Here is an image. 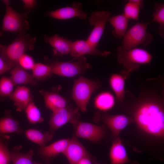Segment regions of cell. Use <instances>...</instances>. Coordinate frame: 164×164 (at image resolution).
Masks as SVG:
<instances>
[{
    "label": "cell",
    "instance_id": "1",
    "mask_svg": "<svg viewBox=\"0 0 164 164\" xmlns=\"http://www.w3.org/2000/svg\"><path fill=\"white\" fill-rule=\"evenodd\" d=\"M139 99L133 113L137 125L149 135L162 138L164 135V112L162 100L150 95Z\"/></svg>",
    "mask_w": 164,
    "mask_h": 164
},
{
    "label": "cell",
    "instance_id": "2",
    "mask_svg": "<svg viewBox=\"0 0 164 164\" xmlns=\"http://www.w3.org/2000/svg\"><path fill=\"white\" fill-rule=\"evenodd\" d=\"M36 42V38L29 34L19 36L11 43L4 46L0 51V56L11 69L18 65L19 59L27 50H33Z\"/></svg>",
    "mask_w": 164,
    "mask_h": 164
},
{
    "label": "cell",
    "instance_id": "3",
    "mask_svg": "<svg viewBox=\"0 0 164 164\" xmlns=\"http://www.w3.org/2000/svg\"><path fill=\"white\" fill-rule=\"evenodd\" d=\"M116 56L118 63L129 73L138 69L141 65L149 63L152 58L144 49L136 47L125 50L121 46L117 49Z\"/></svg>",
    "mask_w": 164,
    "mask_h": 164
},
{
    "label": "cell",
    "instance_id": "4",
    "mask_svg": "<svg viewBox=\"0 0 164 164\" xmlns=\"http://www.w3.org/2000/svg\"><path fill=\"white\" fill-rule=\"evenodd\" d=\"M2 1L5 7V13L2 24V31L15 33L19 36L26 34L29 28V23L27 19L28 14L15 11L10 6L9 0Z\"/></svg>",
    "mask_w": 164,
    "mask_h": 164
},
{
    "label": "cell",
    "instance_id": "5",
    "mask_svg": "<svg viewBox=\"0 0 164 164\" xmlns=\"http://www.w3.org/2000/svg\"><path fill=\"white\" fill-rule=\"evenodd\" d=\"M98 82L80 76L74 81L72 97L78 108L82 112L86 111L92 94L100 87Z\"/></svg>",
    "mask_w": 164,
    "mask_h": 164
},
{
    "label": "cell",
    "instance_id": "6",
    "mask_svg": "<svg viewBox=\"0 0 164 164\" xmlns=\"http://www.w3.org/2000/svg\"><path fill=\"white\" fill-rule=\"evenodd\" d=\"M149 23L138 22L127 30L123 37L121 48L127 50L140 44L149 45L153 40L152 36L147 30Z\"/></svg>",
    "mask_w": 164,
    "mask_h": 164
},
{
    "label": "cell",
    "instance_id": "7",
    "mask_svg": "<svg viewBox=\"0 0 164 164\" xmlns=\"http://www.w3.org/2000/svg\"><path fill=\"white\" fill-rule=\"evenodd\" d=\"M77 59L74 62H54L49 65L52 73L67 77H73L83 74L87 69L92 68L84 56Z\"/></svg>",
    "mask_w": 164,
    "mask_h": 164
},
{
    "label": "cell",
    "instance_id": "8",
    "mask_svg": "<svg viewBox=\"0 0 164 164\" xmlns=\"http://www.w3.org/2000/svg\"><path fill=\"white\" fill-rule=\"evenodd\" d=\"M78 108L66 106L53 112L49 121V131L53 134L58 129L70 122L74 124L79 118Z\"/></svg>",
    "mask_w": 164,
    "mask_h": 164
},
{
    "label": "cell",
    "instance_id": "9",
    "mask_svg": "<svg viewBox=\"0 0 164 164\" xmlns=\"http://www.w3.org/2000/svg\"><path fill=\"white\" fill-rule=\"evenodd\" d=\"M110 15L111 13L108 11H96L92 12L89 17V24L94 26V28L87 41L96 48L98 45Z\"/></svg>",
    "mask_w": 164,
    "mask_h": 164
},
{
    "label": "cell",
    "instance_id": "10",
    "mask_svg": "<svg viewBox=\"0 0 164 164\" xmlns=\"http://www.w3.org/2000/svg\"><path fill=\"white\" fill-rule=\"evenodd\" d=\"M76 136L93 142L100 140L104 137V131L101 126L92 123L79 122L77 125Z\"/></svg>",
    "mask_w": 164,
    "mask_h": 164
},
{
    "label": "cell",
    "instance_id": "11",
    "mask_svg": "<svg viewBox=\"0 0 164 164\" xmlns=\"http://www.w3.org/2000/svg\"><path fill=\"white\" fill-rule=\"evenodd\" d=\"M108 51H101L97 49L87 40H77L72 42L70 54L73 57V60L85 54L97 55L103 57H106L109 55Z\"/></svg>",
    "mask_w": 164,
    "mask_h": 164
},
{
    "label": "cell",
    "instance_id": "12",
    "mask_svg": "<svg viewBox=\"0 0 164 164\" xmlns=\"http://www.w3.org/2000/svg\"><path fill=\"white\" fill-rule=\"evenodd\" d=\"M82 4L74 2L71 7L67 6L50 11L47 15L52 18L59 19H66L75 17L84 19L87 16V13L81 9Z\"/></svg>",
    "mask_w": 164,
    "mask_h": 164
},
{
    "label": "cell",
    "instance_id": "13",
    "mask_svg": "<svg viewBox=\"0 0 164 164\" xmlns=\"http://www.w3.org/2000/svg\"><path fill=\"white\" fill-rule=\"evenodd\" d=\"M69 141L68 139L57 140L48 145L39 147L37 149L36 152L41 158L48 163L59 154L64 153Z\"/></svg>",
    "mask_w": 164,
    "mask_h": 164
},
{
    "label": "cell",
    "instance_id": "14",
    "mask_svg": "<svg viewBox=\"0 0 164 164\" xmlns=\"http://www.w3.org/2000/svg\"><path fill=\"white\" fill-rule=\"evenodd\" d=\"M63 154L67 158L69 164H77L83 158L89 156L85 148L75 137L70 139L68 146Z\"/></svg>",
    "mask_w": 164,
    "mask_h": 164
},
{
    "label": "cell",
    "instance_id": "15",
    "mask_svg": "<svg viewBox=\"0 0 164 164\" xmlns=\"http://www.w3.org/2000/svg\"><path fill=\"white\" fill-rule=\"evenodd\" d=\"M34 96L30 89L24 86H19L9 97V99L14 102L16 111H24L28 105L33 101Z\"/></svg>",
    "mask_w": 164,
    "mask_h": 164
},
{
    "label": "cell",
    "instance_id": "16",
    "mask_svg": "<svg viewBox=\"0 0 164 164\" xmlns=\"http://www.w3.org/2000/svg\"><path fill=\"white\" fill-rule=\"evenodd\" d=\"M101 118L110 129L113 135L116 137L119 135L121 132L131 121L129 117L122 114H103L101 115Z\"/></svg>",
    "mask_w": 164,
    "mask_h": 164
},
{
    "label": "cell",
    "instance_id": "17",
    "mask_svg": "<svg viewBox=\"0 0 164 164\" xmlns=\"http://www.w3.org/2000/svg\"><path fill=\"white\" fill-rule=\"evenodd\" d=\"M43 39L53 48L54 55L62 56L70 53L72 43L71 40L56 34L50 37L45 35Z\"/></svg>",
    "mask_w": 164,
    "mask_h": 164
},
{
    "label": "cell",
    "instance_id": "18",
    "mask_svg": "<svg viewBox=\"0 0 164 164\" xmlns=\"http://www.w3.org/2000/svg\"><path fill=\"white\" fill-rule=\"evenodd\" d=\"M11 113V110H6L4 115L0 118V135L12 133L22 134L24 132L19 122L13 118Z\"/></svg>",
    "mask_w": 164,
    "mask_h": 164
},
{
    "label": "cell",
    "instance_id": "19",
    "mask_svg": "<svg viewBox=\"0 0 164 164\" xmlns=\"http://www.w3.org/2000/svg\"><path fill=\"white\" fill-rule=\"evenodd\" d=\"M109 156L111 164H125L128 162L126 149L119 138H117L112 144Z\"/></svg>",
    "mask_w": 164,
    "mask_h": 164
},
{
    "label": "cell",
    "instance_id": "20",
    "mask_svg": "<svg viewBox=\"0 0 164 164\" xmlns=\"http://www.w3.org/2000/svg\"><path fill=\"white\" fill-rule=\"evenodd\" d=\"M39 92L43 96L45 106L52 112L67 106L66 100L57 92L41 90Z\"/></svg>",
    "mask_w": 164,
    "mask_h": 164
},
{
    "label": "cell",
    "instance_id": "21",
    "mask_svg": "<svg viewBox=\"0 0 164 164\" xmlns=\"http://www.w3.org/2000/svg\"><path fill=\"white\" fill-rule=\"evenodd\" d=\"M11 80L14 86L29 84L33 86L37 84L32 74L28 73L19 65L13 67L11 71Z\"/></svg>",
    "mask_w": 164,
    "mask_h": 164
},
{
    "label": "cell",
    "instance_id": "22",
    "mask_svg": "<svg viewBox=\"0 0 164 164\" xmlns=\"http://www.w3.org/2000/svg\"><path fill=\"white\" fill-rule=\"evenodd\" d=\"M128 20L123 14L109 18L108 21L113 28L112 33L115 38L121 39L123 37L127 31Z\"/></svg>",
    "mask_w": 164,
    "mask_h": 164
},
{
    "label": "cell",
    "instance_id": "23",
    "mask_svg": "<svg viewBox=\"0 0 164 164\" xmlns=\"http://www.w3.org/2000/svg\"><path fill=\"white\" fill-rule=\"evenodd\" d=\"M26 138L30 141L43 147L53 138V134L49 132L42 131L35 128H31L24 132Z\"/></svg>",
    "mask_w": 164,
    "mask_h": 164
},
{
    "label": "cell",
    "instance_id": "24",
    "mask_svg": "<svg viewBox=\"0 0 164 164\" xmlns=\"http://www.w3.org/2000/svg\"><path fill=\"white\" fill-rule=\"evenodd\" d=\"M22 148L21 145H17L10 151V161L12 164H39L33 162L34 152L32 150L30 149L27 153H22L20 152Z\"/></svg>",
    "mask_w": 164,
    "mask_h": 164
},
{
    "label": "cell",
    "instance_id": "25",
    "mask_svg": "<svg viewBox=\"0 0 164 164\" xmlns=\"http://www.w3.org/2000/svg\"><path fill=\"white\" fill-rule=\"evenodd\" d=\"M125 77L121 74L116 73L112 74L109 79L110 86L119 102H122L124 98Z\"/></svg>",
    "mask_w": 164,
    "mask_h": 164
},
{
    "label": "cell",
    "instance_id": "26",
    "mask_svg": "<svg viewBox=\"0 0 164 164\" xmlns=\"http://www.w3.org/2000/svg\"><path fill=\"white\" fill-rule=\"evenodd\" d=\"M114 96L108 91L100 93L94 99L95 107L97 109L102 111H106L111 109L114 106Z\"/></svg>",
    "mask_w": 164,
    "mask_h": 164
},
{
    "label": "cell",
    "instance_id": "27",
    "mask_svg": "<svg viewBox=\"0 0 164 164\" xmlns=\"http://www.w3.org/2000/svg\"><path fill=\"white\" fill-rule=\"evenodd\" d=\"M143 1L129 0L124 5V15L128 19L138 20L140 9L143 7Z\"/></svg>",
    "mask_w": 164,
    "mask_h": 164
},
{
    "label": "cell",
    "instance_id": "28",
    "mask_svg": "<svg viewBox=\"0 0 164 164\" xmlns=\"http://www.w3.org/2000/svg\"><path fill=\"white\" fill-rule=\"evenodd\" d=\"M32 70L34 79L38 81H42L47 79L52 73L49 65L40 63H35Z\"/></svg>",
    "mask_w": 164,
    "mask_h": 164
},
{
    "label": "cell",
    "instance_id": "29",
    "mask_svg": "<svg viewBox=\"0 0 164 164\" xmlns=\"http://www.w3.org/2000/svg\"><path fill=\"white\" fill-rule=\"evenodd\" d=\"M155 10L153 13L152 22H156L159 24V34L162 38L164 36V4L156 3L154 5Z\"/></svg>",
    "mask_w": 164,
    "mask_h": 164
},
{
    "label": "cell",
    "instance_id": "30",
    "mask_svg": "<svg viewBox=\"0 0 164 164\" xmlns=\"http://www.w3.org/2000/svg\"><path fill=\"white\" fill-rule=\"evenodd\" d=\"M29 122L35 124L42 122L44 119L40 112L33 101L29 103L24 110Z\"/></svg>",
    "mask_w": 164,
    "mask_h": 164
},
{
    "label": "cell",
    "instance_id": "31",
    "mask_svg": "<svg viewBox=\"0 0 164 164\" xmlns=\"http://www.w3.org/2000/svg\"><path fill=\"white\" fill-rule=\"evenodd\" d=\"M10 137L7 135H0V164H9L10 151L8 144Z\"/></svg>",
    "mask_w": 164,
    "mask_h": 164
},
{
    "label": "cell",
    "instance_id": "32",
    "mask_svg": "<svg viewBox=\"0 0 164 164\" xmlns=\"http://www.w3.org/2000/svg\"><path fill=\"white\" fill-rule=\"evenodd\" d=\"M14 85L10 77H2L0 79V101L9 97L13 92Z\"/></svg>",
    "mask_w": 164,
    "mask_h": 164
},
{
    "label": "cell",
    "instance_id": "33",
    "mask_svg": "<svg viewBox=\"0 0 164 164\" xmlns=\"http://www.w3.org/2000/svg\"><path fill=\"white\" fill-rule=\"evenodd\" d=\"M35 64L33 58L25 53L19 58L18 61V65L25 70H32Z\"/></svg>",
    "mask_w": 164,
    "mask_h": 164
},
{
    "label": "cell",
    "instance_id": "34",
    "mask_svg": "<svg viewBox=\"0 0 164 164\" xmlns=\"http://www.w3.org/2000/svg\"><path fill=\"white\" fill-rule=\"evenodd\" d=\"M25 13L28 14L34 9L36 6L37 1L35 0H22Z\"/></svg>",
    "mask_w": 164,
    "mask_h": 164
},
{
    "label": "cell",
    "instance_id": "35",
    "mask_svg": "<svg viewBox=\"0 0 164 164\" xmlns=\"http://www.w3.org/2000/svg\"><path fill=\"white\" fill-rule=\"evenodd\" d=\"M10 69L6 62L0 56V76Z\"/></svg>",
    "mask_w": 164,
    "mask_h": 164
},
{
    "label": "cell",
    "instance_id": "36",
    "mask_svg": "<svg viewBox=\"0 0 164 164\" xmlns=\"http://www.w3.org/2000/svg\"><path fill=\"white\" fill-rule=\"evenodd\" d=\"M77 164H92L89 156L84 157L81 159Z\"/></svg>",
    "mask_w": 164,
    "mask_h": 164
},
{
    "label": "cell",
    "instance_id": "37",
    "mask_svg": "<svg viewBox=\"0 0 164 164\" xmlns=\"http://www.w3.org/2000/svg\"><path fill=\"white\" fill-rule=\"evenodd\" d=\"M2 31H0V37L2 36ZM5 45H2L0 43V51L2 49V48L4 47Z\"/></svg>",
    "mask_w": 164,
    "mask_h": 164
},
{
    "label": "cell",
    "instance_id": "38",
    "mask_svg": "<svg viewBox=\"0 0 164 164\" xmlns=\"http://www.w3.org/2000/svg\"><path fill=\"white\" fill-rule=\"evenodd\" d=\"M39 164H40L39 163Z\"/></svg>",
    "mask_w": 164,
    "mask_h": 164
}]
</instances>
